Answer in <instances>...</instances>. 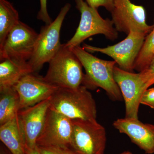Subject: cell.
<instances>
[{
    "label": "cell",
    "mask_w": 154,
    "mask_h": 154,
    "mask_svg": "<svg viewBox=\"0 0 154 154\" xmlns=\"http://www.w3.org/2000/svg\"><path fill=\"white\" fill-rule=\"evenodd\" d=\"M72 50L85 70L82 85L91 90L102 88L111 100L121 101L123 97L113 74L116 64L115 61L100 59L80 46Z\"/></svg>",
    "instance_id": "1"
},
{
    "label": "cell",
    "mask_w": 154,
    "mask_h": 154,
    "mask_svg": "<svg viewBox=\"0 0 154 154\" xmlns=\"http://www.w3.org/2000/svg\"><path fill=\"white\" fill-rule=\"evenodd\" d=\"M85 86L59 88L50 98V108L72 119L96 120L95 99Z\"/></svg>",
    "instance_id": "2"
},
{
    "label": "cell",
    "mask_w": 154,
    "mask_h": 154,
    "mask_svg": "<svg viewBox=\"0 0 154 154\" xmlns=\"http://www.w3.org/2000/svg\"><path fill=\"white\" fill-rule=\"evenodd\" d=\"M44 78L59 88L75 89L82 85L85 74L83 66L72 49L62 44L49 63Z\"/></svg>",
    "instance_id": "3"
},
{
    "label": "cell",
    "mask_w": 154,
    "mask_h": 154,
    "mask_svg": "<svg viewBox=\"0 0 154 154\" xmlns=\"http://www.w3.org/2000/svg\"><path fill=\"white\" fill-rule=\"evenodd\" d=\"M75 1L76 8L81 13V19L75 33L65 43L67 47L72 49L87 38L97 34H103L111 41L118 38V32L112 20L102 18L97 9L89 6L84 0Z\"/></svg>",
    "instance_id": "4"
},
{
    "label": "cell",
    "mask_w": 154,
    "mask_h": 154,
    "mask_svg": "<svg viewBox=\"0 0 154 154\" xmlns=\"http://www.w3.org/2000/svg\"><path fill=\"white\" fill-rule=\"evenodd\" d=\"M71 5L67 3L61 9L55 20L41 28L38 34L34 51L28 61L34 73L39 71L45 64L48 63L59 51L61 28Z\"/></svg>",
    "instance_id": "5"
},
{
    "label": "cell",
    "mask_w": 154,
    "mask_h": 154,
    "mask_svg": "<svg viewBox=\"0 0 154 154\" xmlns=\"http://www.w3.org/2000/svg\"><path fill=\"white\" fill-rule=\"evenodd\" d=\"M69 148L75 154H104L106 130L96 120L73 119Z\"/></svg>",
    "instance_id": "6"
},
{
    "label": "cell",
    "mask_w": 154,
    "mask_h": 154,
    "mask_svg": "<svg viewBox=\"0 0 154 154\" xmlns=\"http://www.w3.org/2000/svg\"><path fill=\"white\" fill-rule=\"evenodd\" d=\"M148 34L131 30L124 40L105 48L95 47L84 44L83 48L91 53L100 52L114 60L119 67L126 71L133 72L135 63Z\"/></svg>",
    "instance_id": "7"
},
{
    "label": "cell",
    "mask_w": 154,
    "mask_h": 154,
    "mask_svg": "<svg viewBox=\"0 0 154 154\" xmlns=\"http://www.w3.org/2000/svg\"><path fill=\"white\" fill-rule=\"evenodd\" d=\"M38 34L20 21L10 31L2 45L0 46V61L14 58L28 61L33 54Z\"/></svg>",
    "instance_id": "8"
},
{
    "label": "cell",
    "mask_w": 154,
    "mask_h": 154,
    "mask_svg": "<svg viewBox=\"0 0 154 154\" xmlns=\"http://www.w3.org/2000/svg\"><path fill=\"white\" fill-rule=\"evenodd\" d=\"M114 27L118 32L127 35L130 31L148 34L154 28L146 22V12L143 6L137 5L130 0H114L110 12Z\"/></svg>",
    "instance_id": "9"
},
{
    "label": "cell",
    "mask_w": 154,
    "mask_h": 154,
    "mask_svg": "<svg viewBox=\"0 0 154 154\" xmlns=\"http://www.w3.org/2000/svg\"><path fill=\"white\" fill-rule=\"evenodd\" d=\"M113 74L125 103V117L139 119L141 99L149 87L139 72L126 71L116 66Z\"/></svg>",
    "instance_id": "10"
},
{
    "label": "cell",
    "mask_w": 154,
    "mask_h": 154,
    "mask_svg": "<svg viewBox=\"0 0 154 154\" xmlns=\"http://www.w3.org/2000/svg\"><path fill=\"white\" fill-rule=\"evenodd\" d=\"M72 131V119L49 107L36 146L69 148Z\"/></svg>",
    "instance_id": "11"
},
{
    "label": "cell",
    "mask_w": 154,
    "mask_h": 154,
    "mask_svg": "<svg viewBox=\"0 0 154 154\" xmlns=\"http://www.w3.org/2000/svg\"><path fill=\"white\" fill-rule=\"evenodd\" d=\"M14 87L19 95L20 110L50 98L59 88L34 73L23 77Z\"/></svg>",
    "instance_id": "12"
},
{
    "label": "cell",
    "mask_w": 154,
    "mask_h": 154,
    "mask_svg": "<svg viewBox=\"0 0 154 154\" xmlns=\"http://www.w3.org/2000/svg\"><path fill=\"white\" fill-rule=\"evenodd\" d=\"M50 98L34 106L19 110L18 114L25 137V146L36 148V140L42 131L50 105Z\"/></svg>",
    "instance_id": "13"
},
{
    "label": "cell",
    "mask_w": 154,
    "mask_h": 154,
    "mask_svg": "<svg viewBox=\"0 0 154 154\" xmlns=\"http://www.w3.org/2000/svg\"><path fill=\"white\" fill-rule=\"evenodd\" d=\"M116 129L127 135L132 142L146 153H154V125L144 123L136 119H118L113 122Z\"/></svg>",
    "instance_id": "14"
},
{
    "label": "cell",
    "mask_w": 154,
    "mask_h": 154,
    "mask_svg": "<svg viewBox=\"0 0 154 154\" xmlns=\"http://www.w3.org/2000/svg\"><path fill=\"white\" fill-rule=\"evenodd\" d=\"M34 73L28 61L7 58L0 63V91L12 88L23 77Z\"/></svg>",
    "instance_id": "15"
},
{
    "label": "cell",
    "mask_w": 154,
    "mask_h": 154,
    "mask_svg": "<svg viewBox=\"0 0 154 154\" xmlns=\"http://www.w3.org/2000/svg\"><path fill=\"white\" fill-rule=\"evenodd\" d=\"M0 139L12 154H26L25 137L18 113L0 125Z\"/></svg>",
    "instance_id": "16"
},
{
    "label": "cell",
    "mask_w": 154,
    "mask_h": 154,
    "mask_svg": "<svg viewBox=\"0 0 154 154\" xmlns=\"http://www.w3.org/2000/svg\"><path fill=\"white\" fill-rule=\"evenodd\" d=\"M20 110V99L14 87L1 90L0 125L11 120Z\"/></svg>",
    "instance_id": "17"
},
{
    "label": "cell",
    "mask_w": 154,
    "mask_h": 154,
    "mask_svg": "<svg viewBox=\"0 0 154 154\" xmlns=\"http://www.w3.org/2000/svg\"><path fill=\"white\" fill-rule=\"evenodd\" d=\"M20 21L19 13L12 3L8 0H0V46Z\"/></svg>",
    "instance_id": "18"
},
{
    "label": "cell",
    "mask_w": 154,
    "mask_h": 154,
    "mask_svg": "<svg viewBox=\"0 0 154 154\" xmlns=\"http://www.w3.org/2000/svg\"><path fill=\"white\" fill-rule=\"evenodd\" d=\"M154 56V28L146 36L134 64V70L139 72L148 67Z\"/></svg>",
    "instance_id": "19"
},
{
    "label": "cell",
    "mask_w": 154,
    "mask_h": 154,
    "mask_svg": "<svg viewBox=\"0 0 154 154\" xmlns=\"http://www.w3.org/2000/svg\"><path fill=\"white\" fill-rule=\"evenodd\" d=\"M40 154H75L68 148L57 146H37Z\"/></svg>",
    "instance_id": "20"
},
{
    "label": "cell",
    "mask_w": 154,
    "mask_h": 154,
    "mask_svg": "<svg viewBox=\"0 0 154 154\" xmlns=\"http://www.w3.org/2000/svg\"><path fill=\"white\" fill-rule=\"evenodd\" d=\"M40 9L37 14L38 20L45 22L46 25H49L52 21L49 15L47 9V0H39Z\"/></svg>",
    "instance_id": "21"
},
{
    "label": "cell",
    "mask_w": 154,
    "mask_h": 154,
    "mask_svg": "<svg viewBox=\"0 0 154 154\" xmlns=\"http://www.w3.org/2000/svg\"><path fill=\"white\" fill-rule=\"evenodd\" d=\"M141 76L149 87L154 84V56L148 67L139 72Z\"/></svg>",
    "instance_id": "22"
},
{
    "label": "cell",
    "mask_w": 154,
    "mask_h": 154,
    "mask_svg": "<svg viewBox=\"0 0 154 154\" xmlns=\"http://www.w3.org/2000/svg\"><path fill=\"white\" fill-rule=\"evenodd\" d=\"M114 0H86V2L92 8L98 9L99 7H104L107 11L111 12L113 8Z\"/></svg>",
    "instance_id": "23"
},
{
    "label": "cell",
    "mask_w": 154,
    "mask_h": 154,
    "mask_svg": "<svg viewBox=\"0 0 154 154\" xmlns=\"http://www.w3.org/2000/svg\"><path fill=\"white\" fill-rule=\"evenodd\" d=\"M140 104L149 106L154 110V88L147 89L141 99Z\"/></svg>",
    "instance_id": "24"
},
{
    "label": "cell",
    "mask_w": 154,
    "mask_h": 154,
    "mask_svg": "<svg viewBox=\"0 0 154 154\" xmlns=\"http://www.w3.org/2000/svg\"><path fill=\"white\" fill-rule=\"evenodd\" d=\"M25 151L26 154H40L37 149V147L35 149H30L25 146Z\"/></svg>",
    "instance_id": "25"
},
{
    "label": "cell",
    "mask_w": 154,
    "mask_h": 154,
    "mask_svg": "<svg viewBox=\"0 0 154 154\" xmlns=\"http://www.w3.org/2000/svg\"><path fill=\"white\" fill-rule=\"evenodd\" d=\"M12 154L11 153L10 151H7L5 149H3V148H1V154Z\"/></svg>",
    "instance_id": "26"
},
{
    "label": "cell",
    "mask_w": 154,
    "mask_h": 154,
    "mask_svg": "<svg viewBox=\"0 0 154 154\" xmlns=\"http://www.w3.org/2000/svg\"><path fill=\"white\" fill-rule=\"evenodd\" d=\"M120 154H132V153L129 151H124Z\"/></svg>",
    "instance_id": "27"
}]
</instances>
